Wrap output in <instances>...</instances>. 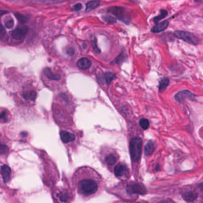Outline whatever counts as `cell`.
<instances>
[{"label":"cell","instance_id":"obj_14","mask_svg":"<svg viewBox=\"0 0 203 203\" xmlns=\"http://www.w3.org/2000/svg\"><path fill=\"white\" fill-rule=\"evenodd\" d=\"M198 197V194L195 191H190L185 192L182 194L183 198L188 202H192L196 200Z\"/></svg>","mask_w":203,"mask_h":203},{"label":"cell","instance_id":"obj_19","mask_svg":"<svg viewBox=\"0 0 203 203\" xmlns=\"http://www.w3.org/2000/svg\"><path fill=\"white\" fill-rule=\"evenodd\" d=\"M100 1H92L86 4V12H89L94 9L96 8L98 6L100 5Z\"/></svg>","mask_w":203,"mask_h":203},{"label":"cell","instance_id":"obj_18","mask_svg":"<svg viewBox=\"0 0 203 203\" xmlns=\"http://www.w3.org/2000/svg\"><path fill=\"white\" fill-rule=\"evenodd\" d=\"M155 150V146L153 142L149 141L145 147V154L146 156L151 155Z\"/></svg>","mask_w":203,"mask_h":203},{"label":"cell","instance_id":"obj_15","mask_svg":"<svg viewBox=\"0 0 203 203\" xmlns=\"http://www.w3.org/2000/svg\"><path fill=\"white\" fill-rule=\"evenodd\" d=\"M114 172L115 175L117 177H121L125 174L126 172V167L122 164H118L114 167Z\"/></svg>","mask_w":203,"mask_h":203},{"label":"cell","instance_id":"obj_2","mask_svg":"<svg viewBox=\"0 0 203 203\" xmlns=\"http://www.w3.org/2000/svg\"><path fill=\"white\" fill-rule=\"evenodd\" d=\"M78 189L82 194L91 195L94 194L98 189V185L94 181L91 179H84L78 184Z\"/></svg>","mask_w":203,"mask_h":203},{"label":"cell","instance_id":"obj_12","mask_svg":"<svg viewBox=\"0 0 203 203\" xmlns=\"http://www.w3.org/2000/svg\"><path fill=\"white\" fill-rule=\"evenodd\" d=\"M91 64H92L91 61L86 58H82L81 59H80L77 63L78 67L82 69L89 68L91 66Z\"/></svg>","mask_w":203,"mask_h":203},{"label":"cell","instance_id":"obj_36","mask_svg":"<svg viewBox=\"0 0 203 203\" xmlns=\"http://www.w3.org/2000/svg\"><path fill=\"white\" fill-rule=\"evenodd\" d=\"M194 1L197 2H203V0H194Z\"/></svg>","mask_w":203,"mask_h":203},{"label":"cell","instance_id":"obj_6","mask_svg":"<svg viewBox=\"0 0 203 203\" xmlns=\"http://www.w3.org/2000/svg\"><path fill=\"white\" fill-rule=\"evenodd\" d=\"M54 198L57 200L58 203H66L69 199V195L66 191H57L54 192Z\"/></svg>","mask_w":203,"mask_h":203},{"label":"cell","instance_id":"obj_10","mask_svg":"<svg viewBox=\"0 0 203 203\" xmlns=\"http://www.w3.org/2000/svg\"><path fill=\"white\" fill-rule=\"evenodd\" d=\"M44 74L48 79L53 81H58L61 77L60 74L54 73L49 68H47L44 69Z\"/></svg>","mask_w":203,"mask_h":203},{"label":"cell","instance_id":"obj_3","mask_svg":"<svg viewBox=\"0 0 203 203\" xmlns=\"http://www.w3.org/2000/svg\"><path fill=\"white\" fill-rule=\"evenodd\" d=\"M107 11L109 13L114 15L119 20H121L126 24H129L131 21L129 14L123 7H111L108 8Z\"/></svg>","mask_w":203,"mask_h":203},{"label":"cell","instance_id":"obj_34","mask_svg":"<svg viewBox=\"0 0 203 203\" xmlns=\"http://www.w3.org/2000/svg\"><path fill=\"white\" fill-rule=\"evenodd\" d=\"M82 7V5L81 4H80V3H78L74 6L75 10L76 11H79L81 9Z\"/></svg>","mask_w":203,"mask_h":203},{"label":"cell","instance_id":"obj_24","mask_svg":"<svg viewBox=\"0 0 203 203\" xmlns=\"http://www.w3.org/2000/svg\"><path fill=\"white\" fill-rule=\"evenodd\" d=\"M106 162L109 165L114 164L116 162V158L113 154H109L106 157Z\"/></svg>","mask_w":203,"mask_h":203},{"label":"cell","instance_id":"obj_31","mask_svg":"<svg viewBox=\"0 0 203 203\" xmlns=\"http://www.w3.org/2000/svg\"><path fill=\"white\" fill-rule=\"evenodd\" d=\"M66 54L69 55V56H72L73 55L75 54V50L73 48L68 47L66 49Z\"/></svg>","mask_w":203,"mask_h":203},{"label":"cell","instance_id":"obj_29","mask_svg":"<svg viewBox=\"0 0 203 203\" xmlns=\"http://www.w3.org/2000/svg\"><path fill=\"white\" fill-rule=\"evenodd\" d=\"M92 45H93V49H94L95 52L100 53L101 51H100V49L98 48V46L96 45V41L95 37H93V38H92Z\"/></svg>","mask_w":203,"mask_h":203},{"label":"cell","instance_id":"obj_33","mask_svg":"<svg viewBox=\"0 0 203 203\" xmlns=\"http://www.w3.org/2000/svg\"><path fill=\"white\" fill-rule=\"evenodd\" d=\"M125 58H126V57H125L123 55L121 54V55H119V56L115 59L114 61H116V63L117 64V63H119L123 62Z\"/></svg>","mask_w":203,"mask_h":203},{"label":"cell","instance_id":"obj_11","mask_svg":"<svg viewBox=\"0 0 203 203\" xmlns=\"http://www.w3.org/2000/svg\"><path fill=\"white\" fill-rule=\"evenodd\" d=\"M60 137L64 143H68L75 140V135L65 131H61Z\"/></svg>","mask_w":203,"mask_h":203},{"label":"cell","instance_id":"obj_16","mask_svg":"<svg viewBox=\"0 0 203 203\" xmlns=\"http://www.w3.org/2000/svg\"><path fill=\"white\" fill-rule=\"evenodd\" d=\"M37 92L33 90H29L23 93V97L27 100L34 101L37 98Z\"/></svg>","mask_w":203,"mask_h":203},{"label":"cell","instance_id":"obj_35","mask_svg":"<svg viewBox=\"0 0 203 203\" xmlns=\"http://www.w3.org/2000/svg\"><path fill=\"white\" fill-rule=\"evenodd\" d=\"M8 13L7 11H5V10H0V17L7 14Z\"/></svg>","mask_w":203,"mask_h":203},{"label":"cell","instance_id":"obj_21","mask_svg":"<svg viewBox=\"0 0 203 203\" xmlns=\"http://www.w3.org/2000/svg\"><path fill=\"white\" fill-rule=\"evenodd\" d=\"M105 76H106V80L108 84H110L111 82L114 79H115V78L116 77V75L114 73L111 72L106 73Z\"/></svg>","mask_w":203,"mask_h":203},{"label":"cell","instance_id":"obj_20","mask_svg":"<svg viewBox=\"0 0 203 203\" xmlns=\"http://www.w3.org/2000/svg\"><path fill=\"white\" fill-rule=\"evenodd\" d=\"M169 84V80L168 79H163L161 81H160L159 84V92H163L166 87Z\"/></svg>","mask_w":203,"mask_h":203},{"label":"cell","instance_id":"obj_5","mask_svg":"<svg viewBox=\"0 0 203 203\" xmlns=\"http://www.w3.org/2000/svg\"><path fill=\"white\" fill-rule=\"evenodd\" d=\"M28 27L27 26L18 27L15 29L12 33V36L16 40H22L25 38L28 32Z\"/></svg>","mask_w":203,"mask_h":203},{"label":"cell","instance_id":"obj_32","mask_svg":"<svg viewBox=\"0 0 203 203\" xmlns=\"http://www.w3.org/2000/svg\"><path fill=\"white\" fill-rule=\"evenodd\" d=\"M5 35V30L0 23V39L3 38Z\"/></svg>","mask_w":203,"mask_h":203},{"label":"cell","instance_id":"obj_22","mask_svg":"<svg viewBox=\"0 0 203 203\" xmlns=\"http://www.w3.org/2000/svg\"><path fill=\"white\" fill-rule=\"evenodd\" d=\"M167 15V11L166 10H162L160 11V14L158 16L156 17L154 19V21L155 23H157L159 22L160 20H162L163 19H164V17H166V15Z\"/></svg>","mask_w":203,"mask_h":203},{"label":"cell","instance_id":"obj_4","mask_svg":"<svg viewBox=\"0 0 203 203\" xmlns=\"http://www.w3.org/2000/svg\"><path fill=\"white\" fill-rule=\"evenodd\" d=\"M174 35L177 39L185 41L191 45H197L200 43V39L190 32L177 30L175 32Z\"/></svg>","mask_w":203,"mask_h":203},{"label":"cell","instance_id":"obj_9","mask_svg":"<svg viewBox=\"0 0 203 203\" xmlns=\"http://www.w3.org/2000/svg\"><path fill=\"white\" fill-rule=\"evenodd\" d=\"M128 191L129 193H138L141 194L145 192V189L140 184H131L128 187Z\"/></svg>","mask_w":203,"mask_h":203},{"label":"cell","instance_id":"obj_23","mask_svg":"<svg viewBox=\"0 0 203 203\" xmlns=\"http://www.w3.org/2000/svg\"><path fill=\"white\" fill-rule=\"evenodd\" d=\"M14 15H15L16 17L17 18V19L22 23H25L28 21V19L27 17L26 16H25L24 15L22 14L16 13Z\"/></svg>","mask_w":203,"mask_h":203},{"label":"cell","instance_id":"obj_1","mask_svg":"<svg viewBox=\"0 0 203 203\" xmlns=\"http://www.w3.org/2000/svg\"><path fill=\"white\" fill-rule=\"evenodd\" d=\"M131 158L134 162H138L141 157L142 149V140L138 137L132 138L129 145Z\"/></svg>","mask_w":203,"mask_h":203},{"label":"cell","instance_id":"obj_26","mask_svg":"<svg viewBox=\"0 0 203 203\" xmlns=\"http://www.w3.org/2000/svg\"><path fill=\"white\" fill-rule=\"evenodd\" d=\"M9 120V116L6 111L2 110L0 112V121L6 122Z\"/></svg>","mask_w":203,"mask_h":203},{"label":"cell","instance_id":"obj_27","mask_svg":"<svg viewBox=\"0 0 203 203\" xmlns=\"http://www.w3.org/2000/svg\"><path fill=\"white\" fill-rule=\"evenodd\" d=\"M8 147L5 144L0 143V154H5L8 152Z\"/></svg>","mask_w":203,"mask_h":203},{"label":"cell","instance_id":"obj_8","mask_svg":"<svg viewBox=\"0 0 203 203\" xmlns=\"http://www.w3.org/2000/svg\"><path fill=\"white\" fill-rule=\"evenodd\" d=\"M195 95L192 94L188 90L181 91L175 96V99L176 101L179 102H182V101L186 99H194Z\"/></svg>","mask_w":203,"mask_h":203},{"label":"cell","instance_id":"obj_7","mask_svg":"<svg viewBox=\"0 0 203 203\" xmlns=\"http://www.w3.org/2000/svg\"><path fill=\"white\" fill-rule=\"evenodd\" d=\"M0 173L3 181L5 183H7L10 179L11 169L7 165L3 164L1 167Z\"/></svg>","mask_w":203,"mask_h":203},{"label":"cell","instance_id":"obj_13","mask_svg":"<svg viewBox=\"0 0 203 203\" xmlns=\"http://www.w3.org/2000/svg\"><path fill=\"white\" fill-rule=\"evenodd\" d=\"M169 25L168 21H164L152 27L151 31L153 33H159L164 30Z\"/></svg>","mask_w":203,"mask_h":203},{"label":"cell","instance_id":"obj_17","mask_svg":"<svg viewBox=\"0 0 203 203\" xmlns=\"http://www.w3.org/2000/svg\"><path fill=\"white\" fill-rule=\"evenodd\" d=\"M33 3L39 4H53L64 2L66 0H32Z\"/></svg>","mask_w":203,"mask_h":203},{"label":"cell","instance_id":"obj_25","mask_svg":"<svg viewBox=\"0 0 203 203\" xmlns=\"http://www.w3.org/2000/svg\"><path fill=\"white\" fill-rule=\"evenodd\" d=\"M139 125L144 130H147L149 128V122L148 120L143 118L140 120Z\"/></svg>","mask_w":203,"mask_h":203},{"label":"cell","instance_id":"obj_28","mask_svg":"<svg viewBox=\"0 0 203 203\" xmlns=\"http://www.w3.org/2000/svg\"><path fill=\"white\" fill-rule=\"evenodd\" d=\"M103 19H104L106 22L108 23H115V22H116V20L114 17H111V16H110V15H106V16H104V17H103Z\"/></svg>","mask_w":203,"mask_h":203},{"label":"cell","instance_id":"obj_30","mask_svg":"<svg viewBox=\"0 0 203 203\" xmlns=\"http://www.w3.org/2000/svg\"><path fill=\"white\" fill-rule=\"evenodd\" d=\"M5 27L7 29H10L13 27L14 26V20L13 19H10L9 20H8L7 22H6L5 24Z\"/></svg>","mask_w":203,"mask_h":203}]
</instances>
